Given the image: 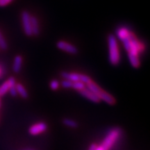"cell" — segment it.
Here are the masks:
<instances>
[{
    "instance_id": "obj_1",
    "label": "cell",
    "mask_w": 150,
    "mask_h": 150,
    "mask_svg": "<svg viewBox=\"0 0 150 150\" xmlns=\"http://www.w3.org/2000/svg\"><path fill=\"white\" fill-rule=\"evenodd\" d=\"M87 88L90 91L95 93L99 97V99H102V100L108 103V104L112 105L115 103V99L112 95H110L107 92L103 91L100 87H99V86H97L96 83H94L92 81L87 83Z\"/></svg>"
},
{
    "instance_id": "obj_2",
    "label": "cell",
    "mask_w": 150,
    "mask_h": 150,
    "mask_svg": "<svg viewBox=\"0 0 150 150\" xmlns=\"http://www.w3.org/2000/svg\"><path fill=\"white\" fill-rule=\"evenodd\" d=\"M109 48V60L112 65H116L120 62V54L118 51L117 42L113 35H110L108 38Z\"/></svg>"
},
{
    "instance_id": "obj_3",
    "label": "cell",
    "mask_w": 150,
    "mask_h": 150,
    "mask_svg": "<svg viewBox=\"0 0 150 150\" xmlns=\"http://www.w3.org/2000/svg\"><path fill=\"white\" fill-rule=\"evenodd\" d=\"M120 134V130L119 129L116 128L112 129L105 138L102 144L97 147L96 150H109L114 143L117 141Z\"/></svg>"
},
{
    "instance_id": "obj_4",
    "label": "cell",
    "mask_w": 150,
    "mask_h": 150,
    "mask_svg": "<svg viewBox=\"0 0 150 150\" xmlns=\"http://www.w3.org/2000/svg\"><path fill=\"white\" fill-rule=\"evenodd\" d=\"M61 76L66 80L71 81L72 82L75 81H81L83 83H89L91 81V78L85 74H76V73H69L66 72H63L61 73Z\"/></svg>"
},
{
    "instance_id": "obj_5",
    "label": "cell",
    "mask_w": 150,
    "mask_h": 150,
    "mask_svg": "<svg viewBox=\"0 0 150 150\" xmlns=\"http://www.w3.org/2000/svg\"><path fill=\"white\" fill-rule=\"evenodd\" d=\"M22 21L25 34L28 36L32 35L31 27V16L27 11H24L22 14Z\"/></svg>"
},
{
    "instance_id": "obj_6",
    "label": "cell",
    "mask_w": 150,
    "mask_h": 150,
    "mask_svg": "<svg viewBox=\"0 0 150 150\" xmlns=\"http://www.w3.org/2000/svg\"><path fill=\"white\" fill-rule=\"evenodd\" d=\"M56 46L60 50H63V51L66 52L67 53L75 54L77 53L78 52L77 49L74 46L70 45V43L64 42V41H59V42H58L57 44H56Z\"/></svg>"
},
{
    "instance_id": "obj_7",
    "label": "cell",
    "mask_w": 150,
    "mask_h": 150,
    "mask_svg": "<svg viewBox=\"0 0 150 150\" xmlns=\"http://www.w3.org/2000/svg\"><path fill=\"white\" fill-rule=\"evenodd\" d=\"M79 93L82 96L85 97L86 98L88 99L89 100H91L93 102L97 103V102H99V101H100V99H99V97H97L95 93H93L91 91H90L88 88H83V90H81V91H80Z\"/></svg>"
},
{
    "instance_id": "obj_8",
    "label": "cell",
    "mask_w": 150,
    "mask_h": 150,
    "mask_svg": "<svg viewBox=\"0 0 150 150\" xmlns=\"http://www.w3.org/2000/svg\"><path fill=\"white\" fill-rule=\"evenodd\" d=\"M47 129L46 124L43 122H39L35 124L29 128V133L31 135H38L43 132Z\"/></svg>"
},
{
    "instance_id": "obj_9",
    "label": "cell",
    "mask_w": 150,
    "mask_h": 150,
    "mask_svg": "<svg viewBox=\"0 0 150 150\" xmlns=\"http://www.w3.org/2000/svg\"><path fill=\"white\" fill-rule=\"evenodd\" d=\"M31 27L32 35H38L40 33V28L37 18L35 17L31 16Z\"/></svg>"
},
{
    "instance_id": "obj_10",
    "label": "cell",
    "mask_w": 150,
    "mask_h": 150,
    "mask_svg": "<svg viewBox=\"0 0 150 150\" xmlns=\"http://www.w3.org/2000/svg\"><path fill=\"white\" fill-rule=\"evenodd\" d=\"M129 59L130 61V63L131 65L134 67H139L140 65V61L139 58H138V54H134V53H129Z\"/></svg>"
},
{
    "instance_id": "obj_11",
    "label": "cell",
    "mask_w": 150,
    "mask_h": 150,
    "mask_svg": "<svg viewBox=\"0 0 150 150\" xmlns=\"http://www.w3.org/2000/svg\"><path fill=\"white\" fill-rule=\"evenodd\" d=\"M22 59L20 56H17L15 58L14 63H13V70L14 72L18 73L21 70V66H22Z\"/></svg>"
},
{
    "instance_id": "obj_12",
    "label": "cell",
    "mask_w": 150,
    "mask_h": 150,
    "mask_svg": "<svg viewBox=\"0 0 150 150\" xmlns=\"http://www.w3.org/2000/svg\"><path fill=\"white\" fill-rule=\"evenodd\" d=\"M16 88L17 90V92L20 94V96H21L22 97H23V98H27V97H28L27 92L25 90V88H24V86L22 85V84H20V83L16 84Z\"/></svg>"
},
{
    "instance_id": "obj_13",
    "label": "cell",
    "mask_w": 150,
    "mask_h": 150,
    "mask_svg": "<svg viewBox=\"0 0 150 150\" xmlns=\"http://www.w3.org/2000/svg\"><path fill=\"white\" fill-rule=\"evenodd\" d=\"M129 33V31L128 29H127L126 28H121L117 31V36L121 40H122L128 36Z\"/></svg>"
},
{
    "instance_id": "obj_14",
    "label": "cell",
    "mask_w": 150,
    "mask_h": 150,
    "mask_svg": "<svg viewBox=\"0 0 150 150\" xmlns=\"http://www.w3.org/2000/svg\"><path fill=\"white\" fill-rule=\"evenodd\" d=\"M9 89H10V86H9L8 82L6 81L0 86V97L4 95L9 91Z\"/></svg>"
},
{
    "instance_id": "obj_15",
    "label": "cell",
    "mask_w": 150,
    "mask_h": 150,
    "mask_svg": "<svg viewBox=\"0 0 150 150\" xmlns=\"http://www.w3.org/2000/svg\"><path fill=\"white\" fill-rule=\"evenodd\" d=\"M72 88H73L74 90L80 91H81V90H83V88H85L86 86H85V83H83V82L81 81H75V82H73Z\"/></svg>"
},
{
    "instance_id": "obj_16",
    "label": "cell",
    "mask_w": 150,
    "mask_h": 150,
    "mask_svg": "<svg viewBox=\"0 0 150 150\" xmlns=\"http://www.w3.org/2000/svg\"><path fill=\"white\" fill-rule=\"evenodd\" d=\"M8 47V45H7L6 41L4 37L3 36L2 33L0 31V50H6Z\"/></svg>"
},
{
    "instance_id": "obj_17",
    "label": "cell",
    "mask_w": 150,
    "mask_h": 150,
    "mask_svg": "<svg viewBox=\"0 0 150 150\" xmlns=\"http://www.w3.org/2000/svg\"><path fill=\"white\" fill-rule=\"evenodd\" d=\"M63 123H64L66 126L72 127V128L77 127V124H76V122L70 119H65L64 120H63Z\"/></svg>"
},
{
    "instance_id": "obj_18",
    "label": "cell",
    "mask_w": 150,
    "mask_h": 150,
    "mask_svg": "<svg viewBox=\"0 0 150 150\" xmlns=\"http://www.w3.org/2000/svg\"><path fill=\"white\" fill-rule=\"evenodd\" d=\"M72 83H73L72 81H69V80H66V79L62 81V86H63V87L65 88H72Z\"/></svg>"
},
{
    "instance_id": "obj_19",
    "label": "cell",
    "mask_w": 150,
    "mask_h": 150,
    "mask_svg": "<svg viewBox=\"0 0 150 150\" xmlns=\"http://www.w3.org/2000/svg\"><path fill=\"white\" fill-rule=\"evenodd\" d=\"M59 86V81L56 80L52 81L51 83H50V87H51V88L52 90H54V91L58 89Z\"/></svg>"
},
{
    "instance_id": "obj_20",
    "label": "cell",
    "mask_w": 150,
    "mask_h": 150,
    "mask_svg": "<svg viewBox=\"0 0 150 150\" xmlns=\"http://www.w3.org/2000/svg\"><path fill=\"white\" fill-rule=\"evenodd\" d=\"M7 81L8 82L9 86H10V88L15 87V86H16V79H15L14 77H10L8 80H7Z\"/></svg>"
},
{
    "instance_id": "obj_21",
    "label": "cell",
    "mask_w": 150,
    "mask_h": 150,
    "mask_svg": "<svg viewBox=\"0 0 150 150\" xmlns=\"http://www.w3.org/2000/svg\"><path fill=\"white\" fill-rule=\"evenodd\" d=\"M12 1L13 0H0V6H6L10 4Z\"/></svg>"
},
{
    "instance_id": "obj_22",
    "label": "cell",
    "mask_w": 150,
    "mask_h": 150,
    "mask_svg": "<svg viewBox=\"0 0 150 150\" xmlns=\"http://www.w3.org/2000/svg\"><path fill=\"white\" fill-rule=\"evenodd\" d=\"M9 91H10V93L11 94V95H12V96H16L17 95V93H18V92H17V90H16V86H15V87H11V88H10V89H9Z\"/></svg>"
},
{
    "instance_id": "obj_23",
    "label": "cell",
    "mask_w": 150,
    "mask_h": 150,
    "mask_svg": "<svg viewBox=\"0 0 150 150\" xmlns=\"http://www.w3.org/2000/svg\"><path fill=\"white\" fill-rule=\"evenodd\" d=\"M97 146L95 145V144H92V145L90 146L88 150H96Z\"/></svg>"
},
{
    "instance_id": "obj_24",
    "label": "cell",
    "mask_w": 150,
    "mask_h": 150,
    "mask_svg": "<svg viewBox=\"0 0 150 150\" xmlns=\"http://www.w3.org/2000/svg\"><path fill=\"white\" fill-rule=\"evenodd\" d=\"M0 104H1V103H0Z\"/></svg>"
}]
</instances>
